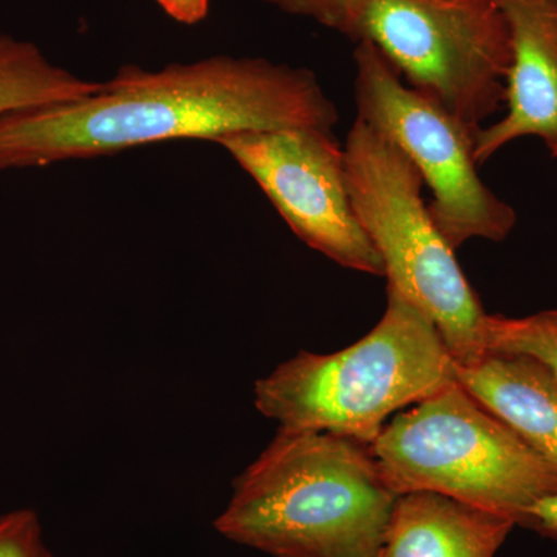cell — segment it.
I'll return each instance as SVG.
<instances>
[{
	"instance_id": "obj_1",
	"label": "cell",
	"mask_w": 557,
	"mask_h": 557,
	"mask_svg": "<svg viewBox=\"0 0 557 557\" xmlns=\"http://www.w3.org/2000/svg\"><path fill=\"white\" fill-rule=\"evenodd\" d=\"M335 102L313 72L262 58L212 57L160 70L124 65L81 100L0 116V172L113 156L170 139L237 132H333Z\"/></svg>"
},
{
	"instance_id": "obj_2",
	"label": "cell",
	"mask_w": 557,
	"mask_h": 557,
	"mask_svg": "<svg viewBox=\"0 0 557 557\" xmlns=\"http://www.w3.org/2000/svg\"><path fill=\"white\" fill-rule=\"evenodd\" d=\"M397 497L370 445L278 429L214 528L274 557H381Z\"/></svg>"
},
{
	"instance_id": "obj_3",
	"label": "cell",
	"mask_w": 557,
	"mask_h": 557,
	"mask_svg": "<svg viewBox=\"0 0 557 557\" xmlns=\"http://www.w3.org/2000/svg\"><path fill=\"white\" fill-rule=\"evenodd\" d=\"M434 322L387 288L383 318L335 354L300 350L256 381L255 406L284 431L329 432L372 445L387 418L456 383Z\"/></svg>"
},
{
	"instance_id": "obj_4",
	"label": "cell",
	"mask_w": 557,
	"mask_h": 557,
	"mask_svg": "<svg viewBox=\"0 0 557 557\" xmlns=\"http://www.w3.org/2000/svg\"><path fill=\"white\" fill-rule=\"evenodd\" d=\"M344 159L351 203L383 260L387 288L434 322L457 364L478 361L485 355L487 313L432 219L420 172L359 119L348 132Z\"/></svg>"
},
{
	"instance_id": "obj_5",
	"label": "cell",
	"mask_w": 557,
	"mask_h": 557,
	"mask_svg": "<svg viewBox=\"0 0 557 557\" xmlns=\"http://www.w3.org/2000/svg\"><path fill=\"white\" fill-rule=\"evenodd\" d=\"M370 449L397 496L442 494L518 527L557 493V471L457 381L398 412Z\"/></svg>"
},
{
	"instance_id": "obj_6",
	"label": "cell",
	"mask_w": 557,
	"mask_h": 557,
	"mask_svg": "<svg viewBox=\"0 0 557 557\" xmlns=\"http://www.w3.org/2000/svg\"><path fill=\"white\" fill-rule=\"evenodd\" d=\"M350 36L474 129L505 104L511 38L498 0H361Z\"/></svg>"
},
{
	"instance_id": "obj_7",
	"label": "cell",
	"mask_w": 557,
	"mask_h": 557,
	"mask_svg": "<svg viewBox=\"0 0 557 557\" xmlns=\"http://www.w3.org/2000/svg\"><path fill=\"white\" fill-rule=\"evenodd\" d=\"M357 119L397 145L431 190L435 225L457 251L469 240L504 242L518 214L479 177L478 129L403 81L369 40L355 50Z\"/></svg>"
},
{
	"instance_id": "obj_8",
	"label": "cell",
	"mask_w": 557,
	"mask_h": 557,
	"mask_svg": "<svg viewBox=\"0 0 557 557\" xmlns=\"http://www.w3.org/2000/svg\"><path fill=\"white\" fill-rule=\"evenodd\" d=\"M214 143L258 183L307 247L344 269L384 276L383 260L351 203L344 148L333 132H237Z\"/></svg>"
},
{
	"instance_id": "obj_9",
	"label": "cell",
	"mask_w": 557,
	"mask_h": 557,
	"mask_svg": "<svg viewBox=\"0 0 557 557\" xmlns=\"http://www.w3.org/2000/svg\"><path fill=\"white\" fill-rule=\"evenodd\" d=\"M511 38L507 113L482 127L478 164L516 139H542L557 159V0H498Z\"/></svg>"
},
{
	"instance_id": "obj_10",
	"label": "cell",
	"mask_w": 557,
	"mask_h": 557,
	"mask_svg": "<svg viewBox=\"0 0 557 557\" xmlns=\"http://www.w3.org/2000/svg\"><path fill=\"white\" fill-rule=\"evenodd\" d=\"M456 380L557 471V381L547 366L486 351L471 364L456 362Z\"/></svg>"
},
{
	"instance_id": "obj_11",
	"label": "cell",
	"mask_w": 557,
	"mask_h": 557,
	"mask_svg": "<svg viewBox=\"0 0 557 557\" xmlns=\"http://www.w3.org/2000/svg\"><path fill=\"white\" fill-rule=\"evenodd\" d=\"M515 520L442 494L397 497L381 557H494Z\"/></svg>"
},
{
	"instance_id": "obj_12",
	"label": "cell",
	"mask_w": 557,
	"mask_h": 557,
	"mask_svg": "<svg viewBox=\"0 0 557 557\" xmlns=\"http://www.w3.org/2000/svg\"><path fill=\"white\" fill-rule=\"evenodd\" d=\"M101 86L54 64L35 44L0 33V116L81 100Z\"/></svg>"
},
{
	"instance_id": "obj_13",
	"label": "cell",
	"mask_w": 557,
	"mask_h": 557,
	"mask_svg": "<svg viewBox=\"0 0 557 557\" xmlns=\"http://www.w3.org/2000/svg\"><path fill=\"white\" fill-rule=\"evenodd\" d=\"M483 350L522 354L547 366L557 381V307L522 318L486 314Z\"/></svg>"
},
{
	"instance_id": "obj_14",
	"label": "cell",
	"mask_w": 557,
	"mask_h": 557,
	"mask_svg": "<svg viewBox=\"0 0 557 557\" xmlns=\"http://www.w3.org/2000/svg\"><path fill=\"white\" fill-rule=\"evenodd\" d=\"M0 557H57L44 541L36 511L21 508L0 515Z\"/></svg>"
},
{
	"instance_id": "obj_15",
	"label": "cell",
	"mask_w": 557,
	"mask_h": 557,
	"mask_svg": "<svg viewBox=\"0 0 557 557\" xmlns=\"http://www.w3.org/2000/svg\"><path fill=\"white\" fill-rule=\"evenodd\" d=\"M269 2L288 13L311 17L319 24L350 35L355 13L361 0H269Z\"/></svg>"
},
{
	"instance_id": "obj_16",
	"label": "cell",
	"mask_w": 557,
	"mask_h": 557,
	"mask_svg": "<svg viewBox=\"0 0 557 557\" xmlns=\"http://www.w3.org/2000/svg\"><path fill=\"white\" fill-rule=\"evenodd\" d=\"M519 527L536 531L541 536L557 541V493L531 505L520 520Z\"/></svg>"
},
{
	"instance_id": "obj_17",
	"label": "cell",
	"mask_w": 557,
	"mask_h": 557,
	"mask_svg": "<svg viewBox=\"0 0 557 557\" xmlns=\"http://www.w3.org/2000/svg\"><path fill=\"white\" fill-rule=\"evenodd\" d=\"M168 16L182 24H199L207 17L211 0H156Z\"/></svg>"
}]
</instances>
